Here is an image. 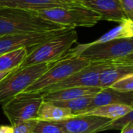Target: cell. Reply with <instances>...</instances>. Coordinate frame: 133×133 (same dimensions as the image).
<instances>
[{
  "mask_svg": "<svg viewBox=\"0 0 133 133\" xmlns=\"http://www.w3.org/2000/svg\"><path fill=\"white\" fill-rule=\"evenodd\" d=\"M69 52L89 62H113L133 65V37L79 44Z\"/></svg>",
  "mask_w": 133,
  "mask_h": 133,
  "instance_id": "obj_1",
  "label": "cell"
},
{
  "mask_svg": "<svg viewBox=\"0 0 133 133\" xmlns=\"http://www.w3.org/2000/svg\"><path fill=\"white\" fill-rule=\"evenodd\" d=\"M65 27L42 18L37 12L0 8V36L56 30Z\"/></svg>",
  "mask_w": 133,
  "mask_h": 133,
  "instance_id": "obj_2",
  "label": "cell"
},
{
  "mask_svg": "<svg viewBox=\"0 0 133 133\" xmlns=\"http://www.w3.org/2000/svg\"><path fill=\"white\" fill-rule=\"evenodd\" d=\"M77 40V31L75 28H70L28 51L26 57L19 68L56 62L71 49Z\"/></svg>",
  "mask_w": 133,
  "mask_h": 133,
  "instance_id": "obj_3",
  "label": "cell"
},
{
  "mask_svg": "<svg viewBox=\"0 0 133 133\" xmlns=\"http://www.w3.org/2000/svg\"><path fill=\"white\" fill-rule=\"evenodd\" d=\"M56 62L17 68L9 72L0 81V104L24 91Z\"/></svg>",
  "mask_w": 133,
  "mask_h": 133,
  "instance_id": "obj_4",
  "label": "cell"
},
{
  "mask_svg": "<svg viewBox=\"0 0 133 133\" xmlns=\"http://www.w3.org/2000/svg\"><path fill=\"white\" fill-rule=\"evenodd\" d=\"M90 63L68 51L22 93L41 94L47 87L64 80L72 74L87 66Z\"/></svg>",
  "mask_w": 133,
  "mask_h": 133,
  "instance_id": "obj_5",
  "label": "cell"
},
{
  "mask_svg": "<svg viewBox=\"0 0 133 133\" xmlns=\"http://www.w3.org/2000/svg\"><path fill=\"white\" fill-rule=\"evenodd\" d=\"M44 19L65 27H91L101 20V16L82 5L70 8H53L37 12Z\"/></svg>",
  "mask_w": 133,
  "mask_h": 133,
  "instance_id": "obj_6",
  "label": "cell"
},
{
  "mask_svg": "<svg viewBox=\"0 0 133 133\" xmlns=\"http://www.w3.org/2000/svg\"><path fill=\"white\" fill-rule=\"evenodd\" d=\"M43 102L41 94L20 93L2 105V111L11 126L36 119L38 108Z\"/></svg>",
  "mask_w": 133,
  "mask_h": 133,
  "instance_id": "obj_7",
  "label": "cell"
},
{
  "mask_svg": "<svg viewBox=\"0 0 133 133\" xmlns=\"http://www.w3.org/2000/svg\"><path fill=\"white\" fill-rule=\"evenodd\" d=\"M115 65H120V64L113 62H90L87 66L72 74L64 80L47 87L41 94L48 91L62 90L66 88H73V87H99L98 81H99L100 73L105 68Z\"/></svg>",
  "mask_w": 133,
  "mask_h": 133,
  "instance_id": "obj_8",
  "label": "cell"
},
{
  "mask_svg": "<svg viewBox=\"0 0 133 133\" xmlns=\"http://www.w3.org/2000/svg\"><path fill=\"white\" fill-rule=\"evenodd\" d=\"M69 29L0 36V55L20 48H33Z\"/></svg>",
  "mask_w": 133,
  "mask_h": 133,
  "instance_id": "obj_9",
  "label": "cell"
},
{
  "mask_svg": "<svg viewBox=\"0 0 133 133\" xmlns=\"http://www.w3.org/2000/svg\"><path fill=\"white\" fill-rule=\"evenodd\" d=\"M110 122L111 119L106 118L79 115L53 122L64 133H98Z\"/></svg>",
  "mask_w": 133,
  "mask_h": 133,
  "instance_id": "obj_10",
  "label": "cell"
},
{
  "mask_svg": "<svg viewBox=\"0 0 133 133\" xmlns=\"http://www.w3.org/2000/svg\"><path fill=\"white\" fill-rule=\"evenodd\" d=\"M79 5L75 0H0V8H15L35 12L53 8L70 9Z\"/></svg>",
  "mask_w": 133,
  "mask_h": 133,
  "instance_id": "obj_11",
  "label": "cell"
},
{
  "mask_svg": "<svg viewBox=\"0 0 133 133\" xmlns=\"http://www.w3.org/2000/svg\"><path fill=\"white\" fill-rule=\"evenodd\" d=\"M77 2L80 5L98 13L101 19L120 23L127 19L119 0H79Z\"/></svg>",
  "mask_w": 133,
  "mask_h": 133,
  "instance_id": "obj_12",
  "label": "cell"
},
{
  "mask_svg": "<svg viewBox=\"0 0 133 133\" xmlns=\"http://www.w3.org/2000/svg\"><path fill=\"white\" fill-rule=\"evenodd\" d=\"M108 104H123L133 107V91L121 92L110 87L101 88V90L92 97L88 111Z\"/></svg>",
  "mask_w": 133,
  "mask_h": 133,
  "instance_id": "obj_13",
  "label": "cell"
},
{
  "mask_svg": "<svg viewBox=\"0 0 133 133\" xmlns=\"http://www.w3.org/2000/svg\"><path fill=\"white\" fill-rule=\"evenodd\" d=\"M101 90V88L97 87H73L44 92L41 95L43 101L44 102L65 101L84 97H94Z\"/></svg>",
  "mask_w": 133,
  "mask_h": 133,
  "instance_id": "obj_14",
  "label": "cell"
},
{
  "mask_svg": "<svg viewBox=\"0 0 133 133\" xmlns=\"http://www.w3.org/2000/svg\"><path fill=\"white\" fill-rule=\"evenodd\" d=\"M133 74V65H115L105 68L100 73L98 87L100 88H107L122 77Z\"/></svg>",
  "mask_w": 133,
  "mask_h": 133,
  "instance_id": "obj_15",
  "label": "cell"
},
{
  "mask_svg": "<svg viewBox=\"0 0 133 133\" xmlns=\"http://www.w3.org/2000/svg\"><path fill=\"white\" fill-rule=\"evenodd\" d=\"M72 116L73 115L69 110L61 108L50 102L43 101L38 108L36 119L41 121L55 122Z\"/></svg>",
  "mask_w": 133,
  "mask_h": 133,
  "instance_id": "obj_16",
  "label": "cell"
},
{
  "mask_svg": "<svg viewBox=\"0 0 133 133\" xmlns=\"http://www.w3.org/2000/svg\"><path fill=\"white\" fill-rule=\"evenodd\" d=\"M133 111V107L123 104H108L93 108L82 115H94L111 120L120 118Z\"/></svg>",
  "mask_w": 133,
  "mask_h": 133,
  "instance_id": "obj_17",
  "label": "cell"
},
{
  "mask_svg": "<svg viewBox=\"0 0 133 133\" xmlns=\"http://www.w3.org/2000/svg\"><path fill=\"white\" fill-rule=\"evenodd\" d=\"M27 48H20L0 55V72H11L22 64L28 54Z\"/></svg>",
  "mask_w": 133,
  "mask_h": 133,
  "instance_id": "obj_18",
  "label": "cell"
},
{
  "mask_svg": "<svg viewBox=\"0 0 133 133\" xmlns=\"http://www.w3.org/2000/svg\"><path fill=\"white\" fill-rule=\"evenodd\" d=\"M133 37V23L132 19H125L119 26L112 29L109 32L104 34L101 37L95 41V42H104L116 39L129 38Z\"/></svg>",
  "mask_w": 133,
  "mask_h": 133,
  "instance_id": "obj_19",
  "label": "cell"
},
{
  "mask_svg": "<svg viewBox=\"0 0 133 133\" xmlns=\"http://www.w3.org/2000/svg\"><path fill=\"white\" fill-rule=\"evenodd\" d=\"M93 97H84L65 101L50 102L61 108L69 110L73 115H79L88 111Z\"/></svg>",
  "mask_w": 133,
  "mask_h": 133,
  "instance_id": "obj_20",
  "label": "cell"
},
{
  "mask_svg": "<svg viewBox=\"0 0 133 133\" xmlns=\"http://www.w3.org/2000/svg\"><path fill=\"white\" fill-rule=\"evenodd\" d=\"M131 122H133V111L129 112L124 116L111 120V122L102 129L101 132L108 130H122Z\"/></svg>",
  "mask_w": 133,
  "mask_h": 133,
  "instance_id": "obj_21",
  "label": "cell"
},
{
  "mask_svg": "<svg viewBox=\"0 0 133 133\" xmlns=\"http://www.w3.org/2000/svg\"><path fill=\"white\" fill-rule=\"evenodd\" d=\"M31 133H64L55 122L37 120Z\"/></svg>",
  "mask_w": 133,
  "mask_h": 133,
  "instance_id": "obj_22",
  "label": "cell"
},
{
  "mask_svg": "<svg viewBox=\"0 0 133 133\" xmlns=\"http://www.w3.org/2000/svg\"><path fill=\"white\" fill-rule=\"evenodd\" d=\"M109 87L121 92L133 91V74H129L122 77Z\"/></svg>",
  "mask_w": 133,
  "mask_h": 133,
  "instance_id": "obj_23",
  "label": "cell"
},
{
  "mask_svg": "<svg viewBox=\"0 0 133 133\" xmlns=\"http://www.w3.org/2000/svg\"><path fill=\"white\" fill-rule=\"evenodd\" d=\"M37 119L26 121L21 123H19L13 127V132L12 133H31L32 129L34 126Z\"/></svg>",
  "mask_w": 133,
  "mask_h": 133,
  "instance_id": "obj_24",
  "label": "cell"
},
{
  "mask_svg": "<svg viewBox=\"0 0 133 133\" xmlns=\"http://www.w3.org/2000/svg\"><path fill=\"white\" fill-rule=\"evenodd\" d=\"M122 11L125 16L132 20L133 18V0H119Z\"/></svg>",
  "mask_w": 133,
  "mask_h": 133,
  "instance_id": "obj_25",
  "label": "cell"
},
{
  "mask_svg": "<svg viewBox=\"0 0 133 133\" xmlns=\"http://www.w3.org/2000/svg\"><path fill=\"white\" fill-rule=\"evenodd\" d=\"M13 127L11 125H0V133H12Z\"/></svg>",
  "mask_w": 133,
  "mask_h": 133,
  "instance_id": "obj_26",
  "label": "cell"
},
{
  "mask_svg": "<svg viewBox=\"0 0 133 133\" xmlns=\"http://www.w3.org/2000/svg\"><path fill=\"white\" fill-rule=\"evenodd\" d=\"M121 133H133V122L129 123L125 127H124L121 130Z\"/></svg>",
  "mask_w": 133,
  "mask_h": 133,
  "instance_id": "obj_27",
  "label": "cell"
},
{
  "mask_svg": "<svg viewBox=\"0 0 133 133\" xmlns=\"http://www.w3.org/2000/svg\"><path fill=\"white\" fill-rule=\"evenodd\" d=\"M12 72V71H11ZM0 72V81L1 80H2L9 72Z\"/></svg>",
  "mask_w": 133,
  "mask_h": 133,
  "instance_id": "obj_28",
  "label": "cell"
},
{
  "mask_svg": "<svg viewBox=\"0 0 133 133\" xmlns=\"http://www.w3.org/2000/svg\"><path fill=\"white\" fill-rule=\"evenodd\" d=\"M75 1H79V0H75Z\"/></svg>",
  "mask_w": 133,
  "mask_h": 133,
  "instance_id": "obj_29",
  "label": "cell"
}]
</instances>
